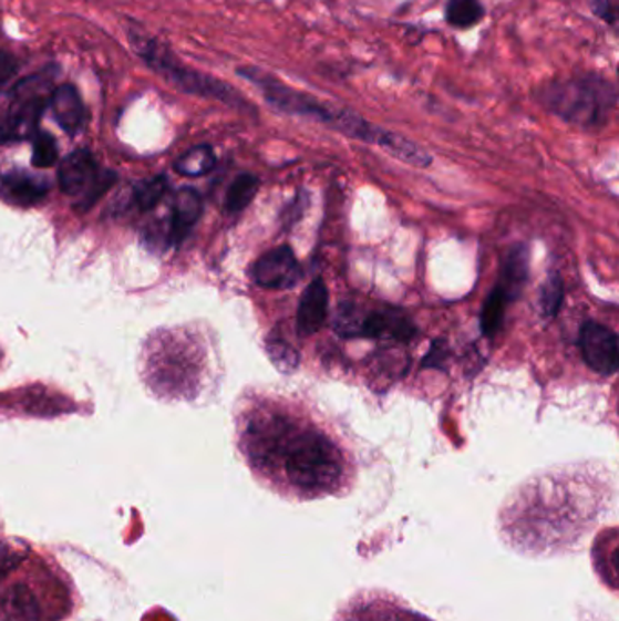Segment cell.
<instances>
[{
  "instance_id": "14",
  "label": "cell",
  "mask_w": 619,
  "mask_h": 621,
  "mask_svg": "<svg viewBox=\"0 0 619 621\" xmlns=\"http://www.w3.org/2000/svg\"><path fill=\"white\" fill-rule=\"evenodd\" d=\"M485 17V8L479 0H447L445 21L458 30H467L478 24Z\"/></svg>"
},
{
  "instance_id": "7",
  "label": "cell",
  "mask_w": 619,
  "mask_h": 621,
  "mask_svg": "<svg viewBox=\"0 0 619 621\" xmlns=\"http://www.w3.org/2000/svg\"><path fill=\"white\" fill-rule=\"evenodd\" d=\"M584 359L596 373L615 374L619 364L618 337L601 323L587 322L581 329Z\"/></svg>"
},
{
  "instance_id": "18",
  "label": "cell",
  "mask_w": 619,
  "mask_h": 621,
  "mask_svg": "<svg viewBox=\"0 0 619 621\" xmlns=\"http://www.w3.org/2000/svg\"><path fill=\"white\" fill-rule=\"evenodd\" d=\"M505 303H507V300L498 288L494 289L493 293L488 294V299L485 300L484 311H482V331L488 339L496 337L504 325Z\"/></svg>"
},
{
  "instance_id": "4",
  "label": "cell",
  "mask_w": 619,
  "mask_h": 621,
  "mask_svg": "<svg viewBox=\"0 0 619 621\" xmlns=\"http://www.w3.org/2000/svg\"><path fill=\"white\" fill-rule=\"evenodd\" d=\"M238 75L258 86L267 104L278 112L311 118L349 138H357L358 133L362 132L365 122L363 116L351 112L348 107L334 106L329 102L320 101L317 96L292 90L288 84L278 81L277 76L269 75L260 68H238Z\"/></svg>"
},
{
  "instance_id": "15",
  "label": "cell",
  "mask_w": 619,
  "mask_h": 621,
  "mask_svg": "<svg viewBox=\"0 0 619 621\" xmlns=\"http://www.w3.org/2000/svg\"><path fill=\"white\" fill-rule=\"evenodd\" d=\"M215 164H217V157H215L213 147L195 146L175 162V169L184 177L197 178L213 172Z\"/></svg>"
},
{
  "instance_id": "25",
  "label": "cell",
  "mask_w": 619,
  "mask_h": 621,
  "mask_svg": "<svg viewBox=\"0 0 619 621\" xmlns=\"http://www.w3.org/2000/svg\"><path fill=\"white\" fill-rule=\"evenodd\" d=\"M0 581H2V569H0Z\"/></svg>"
},
{
  "instance_id": "19",
  "label": "cell",
  "mask_w": 619,
  "mask_h": 621,
  "mask_svg": "<svg viewBox=\"0 0 619 621\" xmlns=\"http://www.w3.org/2000/svg\"><path fill=\"white\" fill-rule=\"evenodd\" d=\"M59 161V147H56L55 138L50 133H37L33 137V166L51 167L55 166Z\"/></svg>"
},
{
  "instance_id": "13",
  "label": "cell",
  "mask_w": 619,
  "mask_h": 621,
  "mask_svg": "<svg viewBox=\"0 0 619 621\" xmlns=\"http://www.w3.org/2000/svg\"><path fill=\"white\" fill-rule=\"evenodd\" d=\"M529 278V248L516 244L504 260L498 289L507 302L518 299Z\"/></svg>"
},
{
  "instance_id": "12",
  "label": "cell",
  "mask_w": 619,
  "mask_h": 621,
  "mask_svg": "<svg viewBox=\"0 0 619 621\" xmlns=\"http://www.w3.org/2000/svg\"><path fill=\"white\" fill-rule=\"evenodd\" d=\"M50 107L55 121L64 132L70 135L81 132L84 118H86V110H84L81 95L76 92L75 86L62 84V86L55 87L51 93Z\"/></svg>"
},
{
  "instance_id": "5",
  "label": "cell",
  "mask_w": 619,
  "mask_h": 621,
  "mask_svg": "<svg viewBox=\"0 0 619 621\" xmlns=\"http://www.w3.org/2000/svg\"><path fill=\"white\" fill-rule=\"evenodd\" d=\"M59 66L51 64L35 75L25 76L11 92L10 110L0 122V142H21L35 137Z\"/></svg>"
},
{
  "instance_id": "3",
  "label": "cell",
  "mask_w": 619,
  "mask_h": 621,
  "mask_svg": "<svg viewBox=\"0 0 619 621\" xmlns=\"http://www.w3.org/2000/svg\"><path fill=\"white\" fill-rule=\"evenodd\" d=\"M127 37H130L136 55L141 56L142 61L146 62L147 66L156 71L162 79H166L169 84L178 87L180 92L202 96V99H213V101L224 102L227 106L252 112L251 104H247L246 99L235 87L229 86L227 82L218 81L215 76L204 75L200 71L182 64L172 51L162 46L161 42L155 41L138 25H130Z\"/></svg>"
},
{
  "instance_id": "20",
  "label": "cell",
  "mask_w": 619,
  "mask_h": 621,
  "mask_svg": "<svg viewBox=\"0 0 619 621\" xmlns=\"http://www.w3.org/2000/svg\"><path fill=\"white\" fill-rule=\"evenodd\" d=\"M541 311L545 317H556L559 311V306L564 302V282L559 275H550L545 280L544 288H541Z\"/></svg>"
},
{
  "instance_id": "11",
  "label": "cell",
  "mask_w": 619,
  "mask_h": 621,
  "mask_svg": "<svg viewBox=\"0 0 619 621\" xmlns=\"http://www.w3.org/2000/svg\"><path fill=\"white\" fill-rule=\"evenodd\" d=\"M202 215V198L197 189L182 187L173 203L172 222H169V242L178 244L189 235L193 226Z\"/></svg>"
},
{
  "instance_id": "9",
  "label": "cell",
  "mask_w": 619,
  "mask_h": 621,
  "mask_svg": "<svg viewBox=\"0 0 619 621\" xmlns=\"http://www.w3.org/2000/svg\"><path fill=\"white\" fill-rule=\"evenodd\" d=\"M50 184L44 178L33 177L24 172L6 175L0 183V198L10 206L31 207L48 197Z\"/></svg>"
},
{
  "instance_id": "22",
  "label": "cell",
  "mask_w": 619,
  "mask_h": 621,
  "mask_svg": "<svg viewBox=\"0 0 619 621\" xmlns=\"http://www.w3.org/2000/svg\"><path fill=\"white\" fill-rule=\"evenodd\" d=\"M269 359L280 371H292L298 365V353L289 344L272 340L269 342Z\"/></svg>"
},
{
  "instance_id": "23",
  "label": "cell",
  "mask_w": 619,
  "mask_h": 621,
  "mask_svg": "<svg viewBox=\"0 0 619 621\" xmlns=\"http://www.w3.org/2000/svg\"><path fill=\"white\" fill-rule=\"evenodd\" d=\"M590 10L595 11V15L599 21L616 28L619 19V0H590Z\"/></svg>"
},
{
  "instance_id": "24",
  "label": "cell",
  "mask_w": 619,
  "mask_h": 621,
  "mask_svg": "<svg viewBox=\"0 0 619 621\" xmlns=\"http://www.w3.org/2000/svg\"><path fill=\"white\" fill-rule=\"evenodd\" d=\"M21 70V62L10 51L0 50V92L16 79Z\"/></svg>"
},
{
  "instance_id": "17",
  "label": "cell",
  "mask_w": 619,
  "mask_h": 621,
  "mask_svg": "<svg viewBox=\"0 0 619 621\" xmlns=\"http://www.w3.org/2000/svg\"><path fill=\"white\" fill-rule=\"evenodd\" d=\"M166 193L167 178L158 175V177L135 184L133 186V200L141 211H149L156 204L161 203L162 198L166 197Z\"/></svg>"
},
{
  "instance_id": "1",
  "label": "cell",
  "mask_w": 619,
  "mask_h": 621,
  "mask_svg": "<svg viewBox=\"0 0 619 621\" xmlns=\"http://www.w3.org/2000/svg\"><path fill=\"white\" fill-rule=\"evenodd\" d=\"M541 106L561 121L584 130H596L609 122L618 106V90L607 76L585 71L539 87Z\"/></svg>"
},
{
  "instance_id": "6",
  "label": "cell",
  "mask_w": 619,
  "mask_h": 621,
  "mask_svg": "<svg viewBox=\"0 0 619 621\" xmlns=\"http://www.w3.org/2000/svg\"><path fill=\"white\" fill-rule=\"evenodd\" d=\"M116 183L113 172L101 169L87 149L70 153L59 166V184L68 197L81 198L76 207L90 209Z\"/></svg>"
},
{
  "instance_id": "2",
  "label": "cell",
  "mask_w": 619,
  "mask_h": 621,
  "mask_svg": "<svg viewBox=\"0 0 619 621\" xmlns=\"http://www.w3.org/2000/svg\"><path fill=\"white\" fill-rule=\"evenodd\" d=\"M283 482L300 498L334 495L345 487V462L326 436L306 433L283 449Z\"/></svg>"
},
{
  "instance_id": "21",
  "label": "cell",
  "mask_w": 619,
  "mask_h": 621,
  "mask_svg": "<svg viewBox=\"0 0 619 621\" xmlns=\"http://www.w3.org/2000/svg\"><path fill=\"white\" fill-rule=\"evenodd\" d=\"M363 319L358 313V309L351 303H345L338 309L337 320H334V329L342 337H360L362 333Z\"/></svg>"
},
{
  "instance_id": "10",
  "label": "cell",
  "mask_w": 619,
  "mask_h": 621,
  "mask_svg": "<svg viewBox=\"0 0 619 621\" xmlns=\"http://www.w3.org/2000/svg\"><path fill=\"white\" fill-rule=\"evenodd\" d=\"M329 293L322 280H314L298 303L297 328L302 337L317 333L328 319Z\"/></svg>"
},
{
  "instance_id": "8",
  "label": "cell",
  "mask_w": 619,
  "mask_h": 621,
  "mask_svg": "<svg viewBox=\"0 0 619 621\" xmlns=\"http://www.w3.org/2000/svg\"><path fill=\"white\" fill-rule=\"evenodd\" d=\"M251 275L252 280L262 288L288 289L297 283L302 271L291 248L282 246L258 258Z\"/></svg>"
},
{
  "instance_id": "16",
  "label": "cell",
  "mask_w": 619,
  "mask_h": 621,
  "mask_svg": "<svg viewBox=\"0 0 619 621\" xmlns=\"http://www.w3.org/2000/svg\"><path fill=\"white\" fill-rule=\"evenodd\" d=\"M260 180L255 175L244 173L235 178V183L227 189L226 209L229 213H238L246 209L252 203V198L258 193Z\"/></svg>"
}]
</instances>
